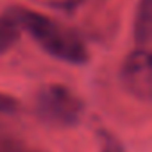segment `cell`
Segmentation results:
<instances>
[{
    "label": "cell",
    "mask_w": 152,
    "mask_h": 152,
    "mask_svg": "<svg viewBox=\"0 0 152 152\" xmlns=\"http://www.w3.org/2000/svg\"><path fill=\"white\" fill-rule=\"evenodd\" d=\"M9 11L18 20L22 29L29 32L38 41V45L52 57L72 64L88 63L90 52L77 31L29 7L13 6L9 7Z\"/></svg>",
    "instance_id": "obj_1"
},
{
    "label": "cell",
    "mask_w": 152,
    "mask_h": 152,
    "mask_svg": "<svg viewBox=\"0 0 152 152\" xmlns=\"http://www.w3.org/2000/svg\"><path fill=\"white\" fill-rule=\"evenodd\" d=\"M36 113L52 125H75L83 115V100L63 84H45L34 99Z\"/></svg>",
    "instance_id": "obj_2"
},
{
    "label": "cell",
    "mask_w": 152,
    "mask_h": 152,
    "mask_svg": "<svg viewBox=\"0 0 152 152\" xmlns=\"http://www.w3.org/2000/svg\"><path fill=\"white\" fill-rule=\"evenodd\" d=\"M120 77L125 90L145 102H152V48L138 47L122 63Z\"/></svg>",
    "instance_id": "obj_3"
},
{
    "label": "cell",
    "mask_w": 152,
    "mask_h": 152,
    "mask_svg": "<svg viewBox=\"0 0 152 152\" xmlns=\"http://www.w3.org/2000/svg\"><path fill=\"white\" fill-rule=\"evenodd\" d=\"M132 38L138 47L152 45V0H140L132 22Z\"/></svg>",
    "instance_id": "obj_4"
},
{
    "label": "cell",
    "mask_w": 152,
    "mask_h": 152,
    "mask_svg": "<svg viewBox=\"0 0 152 152\" xmlns=\"http://www.w3.org/2000/svg\"><path fill=\"white\" fill-rule=\"evenodd\" d=\"M22 31V25L9 9L4 15H0V54H6L18 43Z\"/></svg>",
    "instance_id": "obj_5"
},
{
    "label": "cell",
    "mask_w": 152,
    "mask_h": 152,
    "mask_svg": "<svg viewBox=\"0 0 152 152\" xmlns=\"http://www.w3.org/2000/svg\"><path fill=\"white\" fill-rule=\"evenodd\" d=\"M100 152H125V148L116 136L107 131H100Z\"/></svg>",
    "instance_id": "obj_6"
},
{
    "label": "cell",
    "mask_w": 152,
    "mask_h": 152,
    "mask_svg": "<svg viewBox=\"0 0 152 152\" xmlns=\"http://www.w3.org/2000/svg\"><path fill=\"white\" fill-rule=\"evenodd\" d=\"M39 2L50 6V7H56V9H63V11H73L75 7H79L83 2L86 0H39Z\"/></svg>",
    "instance_id": "obj_7"
},
{
    "label": "cell",
    "mask_w": 152,
    "mask_h": 152,
    "mask_svg": "<svg viewBox=\"0 0 152 152\" xmlns=\"http://www.w3.org/2000/svg\"><path fill=\"white\" fill-rule=\"evenodd\" d=\"M20 109V102L6 93H0V113H16Z\"/></svg>",
    "instance_id": "obj_8"
}]
</instances>
